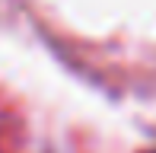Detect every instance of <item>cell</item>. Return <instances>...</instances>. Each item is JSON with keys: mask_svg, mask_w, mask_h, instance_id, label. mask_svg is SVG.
I'll return each instance as SVG.
<instances>
[{"mask_svg": "<svg viewBox=\"0 0 156 153\" xmlns=\"http://www.w3.org/2000/svg\"><path fill=\"white\" fill-rule=\"evenodd\" d=\"M144 153H156V150H144Z\"/></svg>", "mask_w": 156, "mask_h": 153, "instance_id": "obj_1", "label": "cell"}]
</instances>
